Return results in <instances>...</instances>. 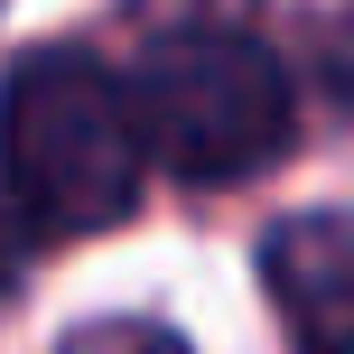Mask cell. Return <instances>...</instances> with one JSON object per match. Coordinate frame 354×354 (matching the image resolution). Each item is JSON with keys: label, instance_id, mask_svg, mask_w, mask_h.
<instances>
[{"label": "cell", "instance_id": "obj_4", "mask_svg": "<svg viewBox=\"0 0 354 354\" xmlns=\"http://www.w3.org/2000/svg\"><path fill=\"white\" fill-rule=\"evenodd\" d=\"M56 354H187V336L159 317H93V326H75Z\"/></svg>", "mask_w": 354, "mask_h": 354}, {"label": "cell", "instance_id": "obj_3", "mask_svg": "<svg viewBox=\"0 0 354 354\" xmlns=\"http://www.w3.org/2000/svg\"><path fill=\"white\" fill-rule=\"evenodd\" d=\"M261 280L280 299V326L299 336V354H354V205L270 224Z\"/></svg>", "mask_w": 354, "mask_h": 354}, {"label": "cell", "instance_id": "obj_1", "mask_svg": "<svg viewBox=\"0 0 354 354\" xmlns=\"http://www.w3.org/2000/svg\"><path fill=\"white\" fill-rule=\"evenodd\" d=\"M122 112L140 168H168L187 187H243L289 149L299 93L252 28H159L122 75Z\"/></svg>", "mask_w": 354, "mask_h": 354}, {"label": "cell", "instance_id": "obj_5", "mask_svg": "<svg viewBox=\"0 0 354 354\" xmlns=\"http://www.w3.org/2000/svg\"><path fill=\"white\" fill-rule=\"evenodd\" d=\"M10 270H19V261H10V243H0V289H10Z\"/></svg>", "mask_w": 354, "mask_h": 354}, {"label": "cell", "instance_id": "obj_2", "mask_svg": "<svg viewBox=\"0 0 354 354\" xmlns=\"http://www.w3.org/2000/svg\"><path fill=\"white\" fill-rule=\"evenodd\" d=\"M0 187L37 233H103L140 196L122 75L84 47H28L0 75Z\"/></svg>", "mask_w": 354, "mask_h": 354}]
</instances>
